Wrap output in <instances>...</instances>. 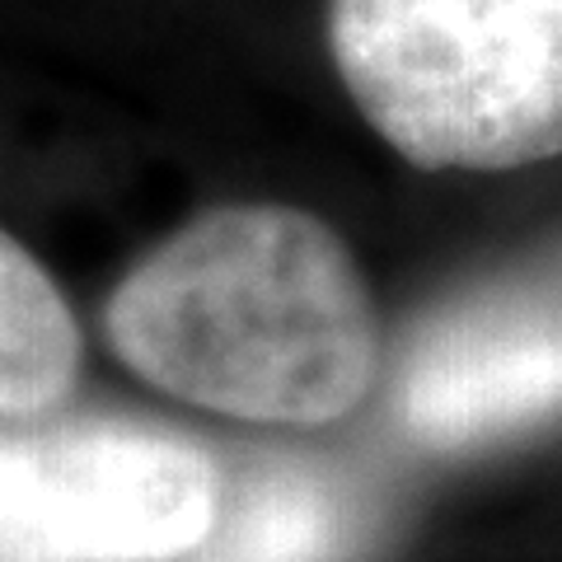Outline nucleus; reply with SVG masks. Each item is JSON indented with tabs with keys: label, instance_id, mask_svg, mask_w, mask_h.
I'll return each mask as SVG.
<instances>
[{
	"label": "nucleus",
	"instance_id": "f257e3e1",
	"mask_svg": "<svg viewBox=\"0 0 562 562\" xmlns=\"http://www.w3.org/2000/svg\"><path fill=\"white\" fill-rule=\"evenodd\" d=\"M103 333L140 380L244 422L319 427L380 366L347 244L291 206H221L122 277Z\"/></svg>",
	"mask_w": 562,
	"mask_h": 562
},
{
	"label": "nucleus",
	"instance_id": "f03ea898",
	"mask_svg": "<svg viewBox=\"0 0 562 562\" xmlns=\"http://www.w3.org/2000/svg\"><path fill=\"white\" fill-rule=\"evenodd\" d=\"M347 94L422 169L562 155V0H328Z\"/></svg>",
	"mask_w": 562,
	"mask_h": 562
},
{
	"label": "nucleus",
	"instance_id": "7ed1b4c3",
	"mask_svg": "<svg viewBox=\"0 0 562 562\" xmlns=\"http://www.w3.org/2000/svg\"><path fill=\"white\" fill-rule=\"evenodd\" d=\"M216 492L206 454L165 431H0V562H179Z\"/></svg>",
	"mask_w": 562,
	"mask_h": 562
},
{
	"label": "nucleus",
	"instance_id": "20e7f679",
	"mask_svg": "<svg viewBox=\"0 0 562 562\" xmlns=\"http://www.w3.org/2000/svg\"><path fill=\"white\" fill-rule=\"evenodd\" d=\"M394 408L436 450L562 417V272L479 291L422 324L403 347Z\"/></svg>",
	"mask_w": 562,
	"mask_h": 562
},
{
	"label": "nucleus",
	"instance_id": "39448f33",
	"mask_svg": "<svg viewBox=\"0 0 562 562\" xmlns=\"http://www.w3.org/2000/svg\"><path fill=\"white\" fill-rule=\"evenodd\" d=\"M361 502L328 464L262 454L216 492L206 535L179 562H351Z\"/></svg>",
	"mask_w": 562,
	"mask_h": 562
},
{
	"label": "nucleus",
	"instance_id": "423d86ee",
	"mask_svg": "<svg viewBox=\"0 0 562 562\" xmlns=\"http://www.w3.org/2000/svg\"><path fill=\"white\" fill-rule=\"evenodd\" d=\"M80 328L61 291L0 231V417L52 408L76 380Z\"/></svg>",
	"mask_w": 562,
	"mask_h": 562
}]
</instances>
